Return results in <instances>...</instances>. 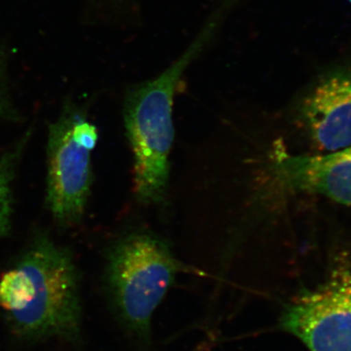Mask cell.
<instances>
[{"label":"cell","instance_id":"6da1fadb","mask_svg":"<svg viewBox=\"0 0 351 351\" xmlns=\"http://www.w3.org/2000/svg\"><path fill=\"white\" fill-rule=\"evenodd\" d=\"M0 308L23 338H77L82 306L71 252L47 237L36 239L0 276Z\"/></svg>","mask_w":351,"mask_h":351},{"label":"cell","instance_id":"7a4b0ae2","mask_svg":"<svg viewBox=\"0 0 351 351\" xmlns=\"http://www.w3.org/2000/svg\"><path fill=\"white\" fill-rule=\"evenodd\" d=\"M230 8L228 1L221 0L184 54L160 75L132 87L126 95L124 119L134 154V186L142 202H158L165 195L174 140L172 112L176 89L184 69L214 38Z\"/></svg>","mask_w":351,"mask_h":351},{"label":"cell","instance_id":"3957f363","mask_svg":"<svg viewBox=\"0 0 351 351\" xmlns=\"http://www.w3.org/2000/svg\"><path fill=\"white\" fill-rule=\"evenodd\" d=\"M182 265L168 245L156 237L131 234L113 247L107 281L122 326L142 350L152 346V322Z\"/></svg>","mask_w":351,"mask_h":351},{"label":"cell","instance_id":"277c9868","mask_svg":"<svg viewBox=\"0 0 351 351\" xmlns=\"http://www.w3.org/2000/svg\"><path fill=\"white\" fill-rule=\"evenodd\" d=\"M279 328L309 351H351V262L337 258L326 280L306 289L281 313Z\"/></svg>","mask_w":351,"mask_h":351},{"label":"cell","instance_id":"5b68a950","mask_svg":"<svg viewBox=\"0 0 351 351\" xmlns=\"http://www.w3.org/2000/svg\"><path fill=\"white\" fill-rule=\"evenodd\" d=\"M71 108L49 126L46 203L61 225L78 223L84 214L92 184L93 149L76 138Z\"/></svg>","mask_w":351,"mask_h":351},{"label":"cell","instance_id":"8992f818","mask_svg":"<svg viewBox=\"0 0 351 351\" xmlns=\"http://www.w3.org/2000/svg\"><path fill=\"white\" fill-rule=\"evenodd\" d=\"M304 125L313 144L328 154L351 145V71L321 78L302 103Z\"/></svg>","mask_w":351,"mask_h":351},{"label":"cell","instance_id":"52a82bcc","mask_svg":"<svg viewBox=\"0 0 351 351\" xmlns=\"http://www.w3.org/2000/svg\"><path fill=\"white\" fill-rule=\"evenodd\" d=\"M274 171L289 189L323 195L351 206V145L320 156L278 152Z\"/></svg>","mask_w":351,"mask_h":351},{"label":"cell","instance_id":"ba28073f","mask_svg":"<svg viewBox=\"0 0 351 351\" xmlns=\"http://www.w3.org/2000/svg\"><path fill=\"white\" fill-rule=\"evenodd\" d=\"M17 152L0 157V237L8 233L12 218V181Z\"/></svg>","mask_w":351,"mask_h":351},{"label":"cell","instance_id":"9c48e42d","mask_svg":"<svg viewBox=\"0 0 351 351\" xmlns=\"http://www.w3.org/2000/svg\"><path fill=\"white\" fill-rule=\"evenodd\" d=\"M8 108V94H7L6 55L0 48V115Z\"/></svg>","mask_w":351,"mask_h":351}]
</instances>
